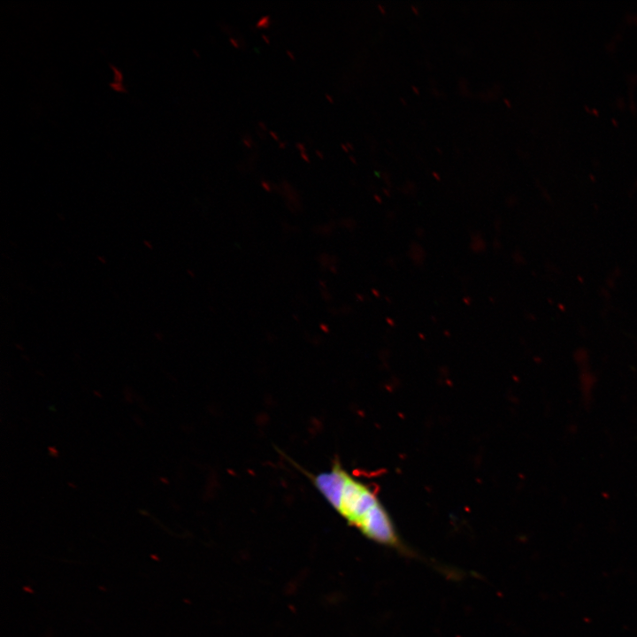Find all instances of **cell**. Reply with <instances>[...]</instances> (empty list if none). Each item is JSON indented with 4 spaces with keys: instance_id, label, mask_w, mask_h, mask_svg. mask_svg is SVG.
<instances>
[{
    "instance_id": "cell-1",
    "label": "cell",
    "mask_w": 637,
    "mask_h": 637,
    "mask_svg": "<svg viewBox=\"0 0 637 637\" xmlns=\"http://www.w3.org/2000/svg\"><path fill=\"white\" fill-rule=\"evenodd\" d=\"M313 486L349 526L365 538L403 552L395 524L374 492L335 460L330 469L311 475Z\"/></svg>"
},
{
    "instance_id": "cell-2",
    "label": "cell",
    "mask_w": 637,
    "mask_h": 637,
    "mask_svg": "<svg viewBox=\"0 0 637 637\" xmlns=\"http://www.w3.org/2000/svg\"><path fill=\"white\" fill-rule=\"evenodd\" d=\"M271 24V18L269 15L263 16L256 23L257 28H267Z\"/></svg>"
},
{
    "instance_id": "cell-3",
    "label": "cell",
    "mask_w": 637,
    "mask_h": 637,
    "mask_svg": "<svg viewBox=\"0 0 637 637\" xmlns=\"http://www.w3.org/2000/svg\"><path fill=\"white\" fill-rule=\"evenodd\" d=\"M295 147L300 150L301 153H304L306 149L303 143L296 142Z\"/></svg>"
},
{
    "instance_id": "cell-4",
    "label": "cell",
    "mask_w": 637,
    "mask_h": 637,
    "mask_svg": "<svg viewBox=\"0 0 637 637\" xmlns=\"http://www.w3.org/2000/svg\"><path fill=\"white\" fill-rule=\"evenodd\" d=\"M229 42L234 47L239 48V43L234 37H230Z\"/></svg>"
},
{
    "instance_id": "cell-5",
    "label": "cell",
    "mask_w": 637,
    "mask_h": 637,
    "mask_svg": "<svg viewBox=\"0 0 637 637\" xmlns=\"http://www.w3.org/2000/svg\"><path fill=\"white\" fill-rule=\"evenodd\" d=\"M300 155H301V157H302L306 163H310V158H309L308 155H307L305 152H304V153H301Z\"/></svg>"
},
{
    "instance_id": "cell-6",
    "label": "cell",
    "mask_w": 637,
    "mask_h": 637,
    "mask_svg": "<svg viewBox=\"0 0 637 637\" xmlns=\"http://www.w3.org/2000/svg\"><path fill=\"white\" fill-rule=\"evenodd\" d=\"M269 134L275 141H279V136L276 133H274L273 131H270Z\"/></svg>"
},
{
    "instance_id": "cell-7",
    "label": "cell",
    "mask_w": 637,
    "mask_h": 637,
    "mask_svg": "<svg viewBox=\"0 0 637 637\" xmlns=\"http://www.w3.org/2000/svg\"><path fill=\"white\" fill-rule=\"evenodd\" d=\"M242 142H243V144H244L247 148H251V144H250L251 140L249 141V140L243 139V140H242Z\"/></svg>"
},
{
    "instance_id": "cell-8",
    "label": "cell",
    "mask_w": 637,
    "mask_h": 637,
    "mask_svg": "<svg viewBox=\"0 0 637 637\" xmlns=\"http://www.w3.org/2000/svg\"><path fill=\"white\" fill-rule=\"evenodd\" d=\"M286 52H287L288 56L290 58V59H292V60L295 59V55L293 54L292 51H290L289 50H287Z\"/></svg>"
},
{
    "instance_id": "cell-9",
    "label": "cell",
    "mask_w": 637,
    "mask_h": 637,
    "mask_svg": "<svg viewBox=\"0 0 637 637\" xmlns=\"http://www.w3.org/2000/svg\"><path fill=\"white\" fill-rule=\"evenodd\" d=\"M411 10L414 12L415 14H418V13H419L418 8L417 6H415L414 4H411Z\"/></svg>"
},
{
    "instance_id": "cell-10",
    "label": "cell",
    "mask_w": 637,
    "mask_h": 637,
    "mask_svg": "<svg viewBox=\"0 0 637 637\" xmlns=\"http://www.w3.org/2000/svg\"><path fill=\"white\" fill-rule=\"evenodd\" d=\"M378 8H379V10L381 12L382 14H385V13H386L385 7H384L382 4H378Z\"/></svg>"
},
{
    "instance_id": "cell-11",
    "label": "cell",
    "mask_w": 637,
    "mask_h": 637,
    "mask_svg": "<svg viewBox=\"0 0 637 637\" xmlns=\"http://www.w3.org/2000/svg\"><path fill=\"white\" fill-rule=\"evenodd\" d=\"M258 126H259L260 128H261L262 130H264V131H265V130L267 129L265 124L264 122H262V121H259V122H258Z\"/></svg>"
},
{
    "instance_id": "cell-12",
    "label": "cell",
    "mask_w": 637,
    "mask_h": 637,
    "mask_svg": "<svg viewBox=\"0 0 637 637\" xmlns=\"http://www.w3.org/2000/svg\"><path fill=\"white\" fill-rule=\"evenodd\" d=\"M315 153H316V155H317L319 158H321V159L324 158V155H323V153H322L320 150H315Z\"/></svg>"
},
{
    "instance_id": "cell-13",
    "label": "cell",
    "mask_w": 637,
    "mask_h": 637,
    "mask_svg": "<svg viewBox=\"0 0 637 637\" xmlns=\"http://www.w3.org/2000/svg\"><path fill=\"white\" fill-rule=\"evenodd\" d=\"M325 96H326V98L327 99V101H328L329 103H331V104L334 103V99H333V97H332L330 95L325 94Z\"/></svg>"
},
{
    "instance_id": "cell-14",
    "label": "cell",
    "mask_w": 637,
    "mask_h": 637,
    "mask_svg": "<svg viewBox=\"0 0 637 637\" xmlns=\"http://www.w3.org/2000/svg\"><path fill=\"white\" fill-rule=\"evenodd\" d=\"M261 36L267 44L270 43V39L265 35H262Z\"/></svg>"
},
{
    "instance_id": "cell-15",
    "label": "cell",
    "mask_w": 637,
    "mask_h": 637,
    "mask_svg": "<svg viewBox=\"0 0 637 637\" xmlns=\"http://www.w3.org/2000/svg\"><path fill=\"white\" fill-rule=\"evenodd\" d=\"M279 148H280V149H285V148H286V142H279Z\"/></svg>"
},
{
    "instance_id": "cell-16",
    "label": "cell",
    "mask_w": 637,
    "mask_h": 637,
    "mask_svg": "<svg viewBox=\"0 0 637 637\" xmlns=\"http://www.w3.org/2000/svg\"><path fill=\"white\" fill-rule=\"evenodd\" d=\"M341 147L343 150V151L348 152L349 149L345 143H341Z\"/></svg>"
},
{
    "instance_id": "cell-17",
    "label": "cell",
    "mask_w": 637,
    "mask_h": 637,
    "mask_svg": "<svg viewBox=\"0 0 637 637\" xmlns=\"http://www.w3.org/2000/svg\"><path fill=\"white\" fill-rule=\"evenodd\" d=\"M345 144L347 145L348 149H349V150H354V147H353V145H352L350 142H346Z\"/></svg>"
},
{
    "instance_id": "cell-18",
    "label": "cell",
    "mask_w": 637,
    "mask_h": 637,
    "mask_svg": "<svg viewBox=\"0 0 637 637\" xmlns=\"http://www.w3.org/2000/svg\"><path fill=\"white\" fill-rule=\"evenodd\" d=\"M411 88L413 89V91H414L416 94H418V93H419V89H418V88H417L416 86L412 85V86H411Z\"/></svg>"
},
{
    "instance_id": "cell-19",
    "label": "cell",
    "mask_w": 637,
    "mask_h": 637,
    "mask_svg": "<svg viewBox=\"0 0 637 637\" xmlns=\"http://www.w3.org/2000/svg\"><path fill=\"white\" fill-rule=\"evenodd\" d=\"M349 159L351 160L352 163L357 164V159L355 158L354 156L350 155Z\"/></svg>"
},
{
    "instance_id": "cell-20",
    "label": "cell",
    "mask_w": 637,
    "mask_h": 637,
    "mask_svg": "<svg viewBox=\"0 0 637 637\" xmlns=\"http://www.w3.org/2000/svg\"><path fill=\"white\" fill-rule=\"evenodd\" d=\"M432 174L434 176L435 179L440 180V175L437 174L435 172H433Z\"/></svg>"
},
{
    "instance_id": "cell-21",
    "label": "cell",
    "mask_w": 637,
    "mask_h": 637,
    "mask_svg": "<svg viewBox=\"0 0 637 637\" xmlns=\"http://www.w3.org/2000/svg\"><path fill=\"white\" fill-rule=\"evenodd\" d=\"M505 104L508 105V107H510V102L508 101V99H504Z\"/></svg>"
},
{
    "instance_id": "cell-22",
    "label": "cell",
    "mask_w": 637,
    "mask_h": 637,
    "mask_svg": "<svg viewBox=\"0 0 637 637\" xmlns=\"http://www.w3.org/2000/svg\"><path fill=\"white\" fill-rule=\"evenodd\" d=\"M400 99H401V101H402L404 104H406V102H405L404 98L401 97Z\"/></svg>"
}]
</instances>
